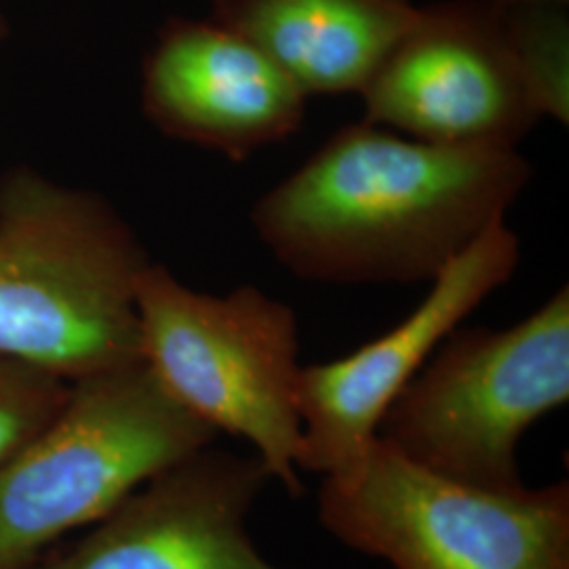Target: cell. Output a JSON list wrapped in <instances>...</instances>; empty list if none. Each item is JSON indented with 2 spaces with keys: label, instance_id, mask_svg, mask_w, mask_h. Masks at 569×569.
<instances>
[{
  "label": "cell",
  "instance_id": "8fae6325",
  "mask_svg": "<svg viewBox=\"0 0 569 569\" xmlns=\"http://www.w3.org/2000/svg\"><path fill=\"white\" fill-rule=\"evenodd\" d=\"M306 96L361 93L418 13L413 0H209Z\"/></svg>",
  "mask_w": 569,
  "mask_h": 569
},
{
  "label": "cell",
  "instance_id": "3957f363",
  "mask_svg": "<svg viewBox=\"0 0 569 569\" xmlns=\"http://www.w3.org/2000/svg\"><path fill=\"white\" fill-rule=\"evenodd\" d=\"M140 357L164 390L216 432L244 439L289 496L300 477L302 413L298 319L291 306L244 284L228 296L143 268L136 289Z\"/></svg>",
  "mask_w": 569,
  "mask_h": 569
},
{
  "label": "cell",
  "instance_id": "9c48e42d",
  "mask_svg": "<svg viewBox=\"0 0 569 569\" xmlns=\"http://www.w3.org/2000/svg\"><path fill=\"white\" fill-rule=\"evenodd\" d=\"M270 483L256 453L211 443L150 477L81 538L26 569H281L247 531Z\"/></svg>",
  "mask_w": 569,
  "mask_h": 569
},
{
  "label": "cell",
  "instance_id": "7a4b0ae2",
  "mask_svg": "<svg viewBox=\"0 0 569 569\" xmlns=\"http://www.w3.org/2000/svg\"><path fill=\"white\" fill-rule=\"evenodd\" d=\"M150 264L100 194L30 167L0 176V355L81 380L142 361L136 289Z\"/></svg>",
  "mask_w": 569,
  "mask_h": 569
},
{
  "label": "cell",
  "instance_id": "ba28073f",
  "mask_svg": "<svg viewBox=\"0 0 569 569\" xmlns=\"http://www.w3.org/2000/svg\"><path fill=\"white\" fill-rule=\"evenodd\" d=\"M519 258L517 234L498 220L430 281L427 298L399 326L342 359L302 367L300 470L327 477L359 462L395 397L477 306L509 283Z\"/></svg>",
  "mask_w": 569,
  "mask_h": 569
},
{
  "label": "cell",
  "instance_id": "8992f818",
  "mask_svg": "<svg viewBox=\"0 0 569 569\" xmlns=\"http://www.w3.org/2000/svg\"><path fill=\"white\" fill-rule=\"evenodd\" d=\"M319 521L392 569H569V486L486 489L416 467L376 439L327 475Z\"/></svg>",
  "mask_w": 569,
  "mask_h": 569
},
{
  "label": "cell",
  "instance_id": "5b68a950",
  "mask_svg": "<svg viewBox=\"0 0 569 569\" xmlns=\"http://www.w3.org/2000/svg\"><path fill=\"white\" fill-rule=\"evenodd\" d=\"M569 399V289L507 329H453L388 406L376 439L472 488L523 486L521 437Z\"/></svg>",
  "mask_w": 569,
  "mask_h": 569
},
{
  "label": "cell",
  "instance_id": "277c9868",
  "mask_svg": "<svg viewBox=\"0 0 569 569\" xmlns=\"http://www.w3.org/2000/svg\"><path fill=\"white\" fill-rule=\"evenodd\" d=\"M216 437L143 361L74 380L58 420L0 470V569L32 566Z\"/></svg>",
  "mask_w": 569,
  "mask_h": 569
},
{
  "label": "cell",
  "instance_id": "5bb4252c",
  "mask_svg": "<svg viewBox=\"0 0 569 569\" xmlns=\"http://www.w3.org/2000/svg\"><path fill=\"white\" fill-rule=\"evenodd\" d=\"M7 32H9V23L4 20V13H2V7H0V42L7 39Z\"/></svg>",
  "mask_w": 569,
  "mask_h": 569
},
{
  "label": "cell",
  "instance_id": "52a82bcc",
  "mask_svg": "<svg viewBox=\"0 0 569 569\" xmlns=\"http://www.w3.org/2000/svg\"><path fill=\"white\" fill-rule=\"evenodd\" d=\"M366 121L443 146H512L542 119L491 0L418 7L359 93Z\"/></svg>",
  "mask_w": 569,
  "mask_h": 569
},
{
  "label": "cell",
  "instance_id": "4fadbf2b",
  "mask_svg": "<svg viewBox=\"0 0 569 569\" xmlns=\"http://www.w3.org/2000/svg\"><path fill=\"white\" fill-rule=\"evenodd\" d=\"M70 392L60 373L0 355V470L58 420Z\"/></svg>",
  "mask_w": 569,
  "mask_h": 569
},
{
  "label": "cell",
  "instance_id": "30bf717a",
  "mask_svg": "<svg viewBox=\"0 0 569 569\" xmlns=\"http://www.w3.org/2000/svg\"><path fill=\"white\" fill-rule=\"evenodd\" d=\"M305 91L253 42L216 20L167 21L142 68V108L167 138L243 163L293 136Z\"/></svg>",
  "mask_w": 569,
  "mask_h": 569
},
{
  "label": "cell",
  "instance_id": "6da1fadb",
  "mask_svg": "<svg viewBox=\"0 0 569 569\" xmlns=\"http://www.w3.org/2000/svg\"><path fill=\"white\" fill-rule=\"evenodd\" d=\"M529 180L512 146L422 142L363 119L266 192L251 222L305 281L430 283L507 220Z\"/></svg>",
  "mask_w": 569,
  "mask_h": 569
},
{
  "label": "cell",
  "instance_id": "7c38bea8",
  "mask_svg": "<svg viewBox=\"0 0 569 569\" xmlns=\"http://www.w3.org/2000/svg\"><path fill=\"white\" fill-rule=\"evenodd\" d=\"M542 117L569 122V0H491Z\"/></svg>",
  "mask_w": 569,
  "mask_h": 569
}]
</instances>
